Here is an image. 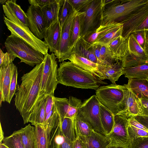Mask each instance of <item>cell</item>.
Segmentation results:
<instances>
[{
    "instance_id": "obj_1",
    "label": "cell",
    "mask_w": 148,
    "mask_h": 148,
    "mask_svg": "<svg viewBox=\"0 0 148 148\" xmlns=\"http://www.w3.org/2000/svg\"><path fill=\"white\" fill-rule=\"evenodd\" d=\"M44 61L36 65L21 77V83L18 86L14 99L15 106L25 124L38 101L41 87Z\"/></svg>"
},
{
    "instance_id": "obj_2",
    "label": "cell",
    "mask_w": 148,
    "mask_h": 148,
    "mask_svg": "<svg viewBox=\"0 0 148 148\" xmlns=\"http://www.w3.org/2000/svg\"><path fill=\"white\" fill-rule=\"evenodd\" d=\"M57 78L59 84L66 86L96 90L100 84H107L70 61H63L60 63L58 69Z\"/></svg>"
},
{
    "instance_id": "obj_3",
    "label": "cell",
    "mask_w": 148,
    "mask_h": 148,
    "mask_svg": "<svg viewBox=\"0 0 148 148\" xmlns=\"http://www.w3.org/2000/svg\"><path fill=\"white\" fill-rule=\"evenodd\" d=\"M127 90L124 85L111 84L99 87L96 90V95L100 103L115 116L125 108Z\"/></svg>"
},
{
    "instance_id": "obj_4",
    "label": "cell",
    "mask_w": 148,
    "mask_h": 148,
    "mask_svg": "<svg viewBox=\"0 0 148 148\" xmlns=\"http://www.w3.org/2000/svg\"><path fill=\"white\" fill-rule=\"evenodd\" d=\"M4 45L7 52L19 58L20 62L34 66L44 61V55L14 34L8 37Z\"/></svg>"
},
{
    "instance_id": "obj_5",
    "label": "cell",
    "mask_w": 148,
    "mask_h": 148,
    "mask_svg": "<svg viewBox=\"0 0 148 148\" xmlns=\"http://www.w3.org/2000/svg\"><path fill=\"white\" fill-rule=\"evenodd\" d=\"M148 3V0H120L116 5L104 10L102 25L111 23H122Z\"/></svg>"
},
{
    "instance_id": "obj_6",
    "label": "cell",
    "mask_w": 148,
    "mask_h": 148,
    "mask_svg": "<svg viewBox=\"0 0 148 148\" xmlns=\"http://www.w3.org/2000/svg\"><path fill=\"white\" fill-rule=\"evenodd\" d=\"M103 0H92L81 15V37L96 30L103 23Z\"/></svg>"
},
{
    "instance_id": "obj_7",
    "label": "cell",
    "mask_w": 148,
    "mask_h": 148,
    "mask_svg": "<svg viewBox=\"0 0 148 148\" xmlns=\"http://www.w3.org/2000/svg\"><path fill=\"white\" fill-rule=\"evenodd\" d=\"M100 104L96 95H92L82 103L76 116L88 123L94 131L106 136L100 119Z\"/></svg>"
},
{
    "instance_id": "obj_8",
    "label": "cell",
    "mask_w": 148,
    "mask_h": 148,
    "mask_svg": "<svg viewBox=\"0 0 148 148\" xmlns=\"http://www.w3.org/2000/svg\"><path fill=\"white\" fill-rule=\"evenodd\" d=\"M54 53L44 55V65L39 95L44 94L54 96L57 84L58 65Z\"/></svg>"
},
{
    "instance_id": "obj_9",
    "label": "cell",
    "mask_w": 148,
    "mask_h": 148,
    "mask_svg": "<svg viewBox=\"0 0 148 148\" xmlns=\"http://www.w3.org/2000/svg\"><path fill=\"white\" fill-rule=\"evenodd\" d=\"M128 118L119 115L114 116V124L111 132L105 136L108 148H128L130 141L127 131Z\"/></svg>"
},
{
    "instance_id": "obj_10",
    "label": "cell",
    "mask_w": 148,
    "mask_h": 148,
    "mask_svg": "<svg viewBox=\"0 0 148 148\" xmlns=\"http://www.w3.org/2000/svg\"><path fill=\"white\" fill-rule=\"evenodd\" d=\"M3 18L4 23L11 34L20 38L44 55L48 53L49 49L47 45L35 36L28 27L19 25L8 20L5 16Z\"/></svg>"
},
{
    "instance_id": "obj_11",
    "label": "cell",
    "mask_w": 148,
    "mask_h": 148,
    "mask_svg": "<svg viewBox=\"0 0 148 148\" xmlns=\"http://www.w3.org/2000/svg\"><path fill=\"white\" fill-rule=\"evenodd\" d=\"M26 14L28 27L35 36L42 40L46 36L48 29L41 9L30 5Z\"/></svg>"
},
{
    "instance_id": "obj_12",
    "label": "cell",
    "mask_w": 148,
    "mask_h": 148,
    "mask_svg": "<svg viewBox=\"0 0 148 148\" xmlns=\"http://www.w3.org/2000/svg\"><path fill=\"white\" fill-rule=\"evenodd\" d=\"M77 12L75 11L66 19L62 29V33L59 51L56 57L59 62L68 60L70 55L69 43L71 31L74 19Z\"/></svg>"
},
{
    "instance_id": "obj_13",
    "label": "cell",
    "mask_w": 148,
    "mask_h": 148,
    "mask_svg": "<svg viewBox=\"0 0 148 148\" xmlns=\"http://www.w3.org/2000/svg\"><path fill=\"white\" fill-rule=\"evenodd\" d=\"M16 0H8L2 5L5 17L10 21L21 26L28 27L26 13L18 4Z\"/></svg>"
},
{
    "instance_id": "obj_14",
    "label": "cell",
    "mask_w": 148,
    "mask_h": 148,
    "mask_svg": "<svg viewBox=\"0 0 148 148\" xmlns=\"http://www.w3.org/2000/svg\"><path fill=\"white\" fill-rule=\"evenodd\" d=\"M68 60L75 66L90 73L102 80L106 79L103 72L105 65L95 63L74 53L71 54Z\"/></svg>"
},
{
    "instance_id": "obj_15",
    "label": "cell",
    "mask_w": 148,
    "mask_h": 148,
    "mask_svg": "<svg viewBox=\"0 0 148 148\" xmlns=\"http://www.w3.org/2000/svg\"><path fill=\"white\" fill-rule=\"evenodd\" d=\"M148 16V3L138 9L127 20L123 22L122 36L127 38L136 31Z\"/></svg>"
},
{
    "instance_id": "obj_16",
    "label": "cell",
    "mask_w": 148,
    "mask_h": 148,
    "mask_svg": "<svg viewBox=\"0 0 148 148\" xmlns=\"http://www.w3.org/2000/svg\"><path fill=\"white\" fill-rule=\"evenodd\" d=\"M62 33L60 21L50 26L47 29L44 42L47 45L50 52L54 53L56 56L59 51Z\"/></svg>"
},
{
    "instance_id": "obj_17",
    "label": "cell",
    "mask_w": 148,
    "mask_h": 148,
    "mask_svg": "<svg viewBox=\"0 0 148 148\" xmlns=\"http://www.w3.org/2000/svg\"><path fill=\"white\" fill-rule=\"evenodd\" d=\"M16 66L12 62L5 69L0 71V106L2 102L8 103L10 83L13 72Z\"/></svg>"
},
{
    "instance_id": "obj_18",
    "label": "cell",
    "mask_w": 148,
    "mask_h": 148,
    "mask_svg": "<svg viewBox=\"0 0 148 148\" xmlns=\"http://www.w3.org/2000/svg\"><path fill=\"white\" fill-rule=\"evenodd\" d=\"M72 53L76 54L93 62L100 64L94 54L92 45L87 42L82 37L78 40L74 45L71 54Z\"/></svg>"
},
{
    "instance_id": "obj_19",
    "label": "cell",
    "mask_w": 148,
    "mask_h": 148,
    "mask_svg": "<svg viewBox=\"0 0 148 148\" xmlns=\"http://www.w3.org/2000/svg\"><path fill=\"white\" fill-rule=\"evenodd\" d=\"M127 89L126 101L125 108L116 115L124 116L128 118L140 115L141 114V108L139 100L131 90Z\"/></svg>"
},
{
    "instance_id": "obj_20",
    "label": "cell",
    "mask_w": 148,
    "mask_h": 148,
    "mask_svg": "<svg viewBox=\"0 0 148 148\" xmlns=\"http://www.w3.org/2000/svg\"><path fill=\"white\" fill-rule=\"evenodd\" d=\"M112 56L116 61H121L128 53V39L120 35L108 46Z\"/></svg>"
},
{
    "instance_id": "obj_21",
    "label": "cell",
    "mask_w": 148,
    "mask_h": 148,
    "mask_svg": "<svg viewBox=\"0 0 148 148\" xmlns=\"http://www.w3.org/2000/svg\"><path fill=\"white\" fill-rule=\"evenodd\" d=\"M85 148H108V143L105 136L94 131L90 136L76 135Z\"/></svg>"
},
{
    "instance_id": "obj_22",
    "label": "cell",
    "mask_w": 148,
    "mask_h": 148,
    "mask_svg": "<svg viewBox=\"0 0 148 148\" xmlns=\"http://www.w3.org/2000/svg\"><path fill=\"white\" fill-rule=\"evenodd\" d=\"M64 1V0H57L56 2L41 9L47 29L59 21L60 11Z\"/></svg>"
},
{
    "instance_id": "obj_23",
    "label": "cell",
    "mask_w": 148,
    "mask_h": 148,
    "mask_svg": "<svg viewBox=\"0 0 148 148\" xmlns=\"http://www.w3.org/2000/svg\"><path fill=\"white\" fill-rule=\"evenodd\" d=\"M73 142L63 135L60 125L52 130L49 141V148H72Z\"/></svg>"
},
{
    "instance_id": "obj_24",
    "label": "cell",
    "mask_w": 148,
    "mask_h": 148,
    "mask_svg": "<svg viewBox=\"0 0 148 148\" xmlns=\"http://www.w3.org/2000/svg\"><path fill=\"white\" fill-rule=\"evenodd\" d=\"M47 95H39L36 106L31 114L29 122L35 126L37 124L43 125L45 117V105Z\"/></svg>"
},
{
    "instance_id": "obj_25",
    "label": "cell",
    "mask_w": 148,
    "mask_h": 148,
    "mask_svg": "<svg viewBox=\"0 0 148 148\" xmlns=\"http://www.w3.org/2000/svg\"><path fill=\"white\" fill-rule=\"evenodd\" d=\"M138 98L148 100V80L145 79H129L124 84Z\"/></svg>"
},
{
    "instance_id": "obj_26",
    "label": "cell",
    "mask_w": 148,
    "mask_h": 148,
    "mask_svg": "<svg viewBox=\"0 0 148 148\" xmlns=\"http://www.w3.org/2000/svg\"><path fill=\"white\" fill-rule=\"evenodd\" d=\"M124 75L128 79H145L148 80V63L125 68Z\"/></svg>"
},
{
    "instance_id": "obj_27",
    "label": "cell",
    "mask_w": 148,
    "mask_h": 148,
    "mask_svg": "<svg viewBox=\"0 0 148 148\" xmlns=\"http://www.w3.org/2000/svg\"><path fill=\"white\" fill-rule=\"evenodd\" d=\"M100 117L103 127L107 135L111 132L114 124V115L106 107L100 104Z\"/></svg>"
},
{
    "instance_id": "obj_28",
    "label": "cell",
    "mask_w": 148,
    "mask_h": 148,
    "mask_svg": "<svg viewBox=\"0 0 148 148\" xmlns=\"http://www.w3.org/2000/svg\"><path fill=\"white\" fill-rule=\"evenodd\" d=\"M19 130L24 148H36L34 127L29 124Z\"/></svg>"
},
{
    "instance_id": "obj_29",
    "label": "cell",
    "mask_w": 148,
    "mask_h": 148,
    "mask_svg": "<svg viewBox=\"0 0 148 148\" xmlns=\"http://www.w3.org/2000/svg\"><path fill=\"white\" fill-rule=\"evenodd\" d=\"M124 70L121 62L117 61L110 65L105 66L103 72L106 78L115 84L119 77L124 74Z\"/></svg>"
},
{
    "instance_id": "obj_30",
    "label": "cell",
    "mask_w": 148,
    "mask_h": 148,
    "mask_svg": "<svg viewBox=\"0 0 148 148\" xmlns=\"http://www.w3.org/2000/svg\"><path fill=\"white\" fill-rule=\"evenodd\" d=\"M121 24L120 23H111L101 25L96 30L87 34L83 37L87 42L92 44L108 32Z\"/></svg>"
},
{
    "instance_id": "obj_31",
    "label": "cell",
    "mask_w": 148,
    "mask_h": 148,
    "mask_svg": "<svg viewBox=\"0 0 148 148\" xmlns=\"http://www.w3.org/2000/svg\"><path fill=\"white\" fill-rule=\"evenodd\" d=\"M81 14L82 12H77L74 19L71 27L69 43L70 54L74 45L78 40L81 37Z\"/></svg>"
},
{
    "instance_id": "obj_32",
    "label": "cell",
    "mask_w": 148,
    "mask_h": 148,
    "mask_svg": "<svg viewBox=\"0 0 148 148\" xmlns=\"http://www.w3.org/2000/svg\"><path fill=\"white\" fill-rule=\"evenodd\" d=\"M123 24L108 32L103 36L94 42L92 45H99L108 46L113 40L122 35Z\"/></svg>"
},
{
    "instance_id": "obj_33",
    "label": "cell",
    "mask_w": 148,
    "mask_h": 148,
    "mask_svg": "<svg viewBox=\"0 0 148 148\" xmlns=\"http://www.w3.org/2000/svg\"><path fill=\"white\" fill-rule=\"evenodd\" d=\"M36 148H49L50 139L42 125L34 126Z\"/></svg>"
},
{
    "instance_id": "obj_34",
    "label": "cell",
    "mask_w": 148,
    "mask_h": 148,
    "mask_svg": "<svg viewBox=\"0 0 148 148\" xmlns=\"http://www.w3.org/2000/svg\"><path fill=\"white\" fill-rule=\"evenodd\" d=\"M74 126L75 136H89L94 131L88 123L77 116L74 120Z\"/></svg>"
},
{
    "instance_id": "obj_35",
    "label": "cell",
    "mask_w": 148,
    "mask_h": 148,
    "mask_svg": "<svg viewBox=\"0 0 148 148\" xmlns=\"http://www.w3.org/2000/svg\"><path fill=\"white\" fill-rule=\"evenodd\" d=\"M53 103L56 111L58 114L62 122L68 112L69 106V99L66 98H59L54 96Z\"/></svg>"
},
{
    "instance_id": "obj_36",
    "label": "cell",
    "mask_w": 148,
    "mask_h": 148,
    "mask_svg": "<svg viewBox=\"0 0 148 148\" xmlns=\"http://www.w3.org/2000/svg\"><path fill=\"white\" fill-rule=\"evenodd\" d=\"M2 143L8 148H24L19 130L5 137Z\"/></svg>"
},
{
    "instance_id": "obj_37",
    "label": "cell",
    "mask_w": 148,
    "mask_h": 148,
    "mask_svg": "<svg viewBox=\"0 0 148 148\" xmlns=\"http://www.w3.org/2000/svg\"><path fill=\"white\" fill-rule=\"evenodd\" d=\"M128 39L129 52L148 60V56L145 51L138 43L132 34Z\"/></svg>"
},
{
    "instance_id": "obj_38",
    "label": "cell",
    "mask_w": 148,
    "mask_h": 148,
    "mask_svg": "<svg viewBox=\"0 0 148 148\" xmlns=\"http://www.w3.org/2000/svg\"><path fill=\"white\" fill-rule=\"evenodd\" d=\"M124 68L136 66L147 63L148 60L128 52L120 61Z\"/></svg>"
},
{
    "instance_id": "obj_39",
    "label": "cell",
    "mask_w": 148,
    "mask_h": 148,
    "mask_svg": "<svg viewBox=\"0 0 148 148\" xmlns=\"http://www.w3.org/2000/svg\"><path fill=\"white\" fill-rule=\"evenodd\" d=\"M61 128L62 132L65 137L73 142L76 139L74 120L69 118H65L61 122Z\"/></svg>"
},
{
    "instance_id": "obj_40",
    "label": "cell",
    "mask_w": 148,
    "mask_h": 148,
    "mask_svg": "<svg viewBox=\"0 0 148 148\" xmlns=\"http://www.w3.org/2000/svg\"><path fill=\"white\" fill-rule=\"evenodd\" d=\"M75 11L69 0H64V3L60 8L59 14V21L62 29L68 17Z\"/></svg>"
},
{
    "instance_id": "obj_41",
    "label": "cell",
    "mask_w": 148,
    "mask_h": 148,
    "mask_svg": "<svg viewBox=\"0 0 148 148\" xmlns=\"http://www.w3.org/2000/svg\"><path fill=\"white\" fill-rule=\"evenodd\" d=\"M69 108L65 117L74 120L82 103L80 99L72 96L69 97Z\"/></svg>"
},
{
    "instance_id": "obj_42",
    "label": "cell",
    "mask_w": 148,
    "mask_h": 148,
    "mask_svg": "<svg viewBox=\"0 0 148 148\" xmlns=\"http://www.w3.org/2000/svg\"><path fill=\"white\" fill-rule=\"evenodd\" d=\"M60 122L59 116L56 111L46 122L43 125H42L45 128L47 136L49 139L53 129Z\"/></svg>"
},
{
    "instance_id": "obj_43",
    "label": "cell",
    "mask_w": 148,
    "mask_h": 148,
    "mask_svg": "<svg viewBox=\"0 0 148 148\" xmlns=\"http://www.w3.org/2000/svg\"><path fill=\"white\" fill-rule=\"evenodd\" d=\"M100 51L102 65H110L116 62L112 57L108 46L100 45Z\"/></svg>"
},
{
    "instance_id": "obj_44",
    "label": "cell",
    "mask_w": 148,
    "mask_h": 148,
    "mask_svg": "<svg viewBox=\"0 0 148 148\" xmlns=\"http://www.w3.org/2000/svg\"><path fill=\"white\" fill-rule=\"evenodd\" d=\"M0 49V71H2L12 63L16 57L7 51L4 53L1 49Z\"/></svg>"
},
{
    "instance_id": "obj_45",
    "label": "cell",
    "mask_w": 148,
    "mask_h": 148,
    "mask_svg": "<svg viewBox=\"0 0 148 148\" xmlns=\"http://www.w3.org/2000/svg\"><path fill=\"white\" fill-rule=\"evenodd\" d=\"M127 131L130 141L139 137H148V132L129 125Z\"/></svg>"
},
{
    "instance_id": "obj_46",
    "label": "cell",
    "mask_w": 148,
    "mask_h": 148,
    "mask_svg": "<svg viewBox=\"0 0 148 148\" xmlns=\"http://www.w3.org/2000/svg\"><path fill=\"white\" fill-rule=\"evenodd\" d=\"M77 12H83L92 0H69Z\"/></svg>"
},
{
    "instance_id": "obj_47",
    "label": "cell",
    "mask_w": 148,
    "mask_h": 148,
    "mask_svg": "<svg viewBox=\"0 0 148 148\" xmlns=\"http://www.w3.org/2000/svg\"><path fill=\"white\" fill-rule=\"evenodd\" d=\"M128 148H148V137H139L131 140Z\"/></svg>"
},
{
    "instance_id": "obj_48",
    "label": "cell",
    "mask_w": 148,
    "mask_h": 148,
    "mask_svg": "<svg viewBox=\"0 0 148 148\" xmlns=\"http://www.w3.org/2000/svg\"><path fill=\"white\" fill-rule=\"evenodd\" d=\"M18 74L17 68L16 66L13 72L10 86L8 103H10L13 97L15 95L16 92Z\"/></svg>"
},
{
    "instance_id": "obj_49",
    "label": "cell",
    "mask_w": 148,
    "mask_h": 148,
    "mask_svg": "<svg viewBox=\"0 0 148 148\" xmlns=\"http://www.w3.org/2000/svg\"><path fill=\"white\" fill-rule=\"evenodd\" d=\"M147 31L145 30H140L132 33L138 43L144 50L147 40L146 33Z\"/></svg>"
},
{
    "instance_id": "obj_50",
    "label": "cell",
    "mask_w": 148,
    "mask_h": 148,
    "mask_svg": "<svg viewBox=\"0 0 148 148\" xmlns=\"http://www.w3.org/2000/svg\"><path fill=\"white\" fill-rule=\"evenodd\" d=\"M57 1V0H29L28 2L30 5L42 9Z\"/></svg>"
},
{
    "instance_id": "obj_51",
    "label": "cell",
    "mask_w": 148,
    "mask_h": 148,
    "mask_svg": "<svg viewBox=\"0 0 148 148\" xmlns=\"http://www.w3.org/2000/svg\"><path fill=\"white\" fill-rule=\"evenodd\" d=\"M53 96L50 95H47L45 105V119L51 111L53 105Z\"/></svg>"
},
{
    "instance_id": "obj_52",
    "label": "cell",
    "mask_w": 148,
    "mask_h": 148,
    "mask_svg": "<svg viewBox=\"0 0 148 148\" xmlns=\"http://www.w3.org/2000/svg\"><path fill=\"white\" fill-rule=\"evenodd\" d=\"M141 108V114L140 115L148 116V100L143 98H138Z\"/></svg>"
},
{
    "instance_id": "obj_53",
    "label": "cell",
    "mask_w": 148,
    "mask_h": 148,
    "mask_svg": "<svg viewBox=\"0 0 148 148\" xmlns=\"http://www.w3.org/2000/svg\"><path fill=\"white\" fill-rule=\"evenodd\" d=\"M128 119L129 125L148 132V130L146 127L136 120L133 116L129 117Z\"/></svg>"
},
{
    "instance_id": "obj_54",
    "label": "cell",
    "mask_w": 148,
    "mask_h": 148,
    "mask_svg": "<svg viewBox=\"0 0 148 148\" xmlns=\"http://www.w3.org/2000/svg\"><path fill=\"white\" fill-rule=\"evenodd\" d=\"M134 117L138 121L146 127L148 130V116L137 115Z\"/></svg>"
},
{
    "instance_id": "obj_55",
    "label": "cell",
    "mask_w": 148,
    "mask_h": 148,
    "mask_svg": "<svg viewBox=\"0 0 148 148\" xmlns=\"http://www.w3.org/2000/svg\"><path fill=\"white\" fill-rule=\"evenodd\" d=\"M94 50V54L99 61L100 64L102 65L101 62V56L100 51V45H92Z\"/></svg>"
},
{
    "instance_id": "obj_56",
    "label": "cell",
    "mask_w": 148,
    "mask_h": 148,
    "mask_svg": "<svg viewBox=\"0 0 148 148\" xmlns=\"http://www.w3.org/2000/svg\"><path fill=\"white\" fill-rule=\"evenodd\" d=\"M142 30L148 31V16L142 23L134 32Z\"/></svg>"
},
{
    "instance_id": "obj_57",
    "label": "cell",
    "mask_w": 148,
    "mask_h": 148,
    "mask_svg": "<svg viewBox=\"0 0 148 148\" xmlns=\"http://www.w3.org/2000/svg\"><path fill=\"white\" fill-rule=\"evenodd\" d=\"M72 148H85L81 141L77 138L73 142Z\"/></svg>"
},
{
    "instance_id": "obj_58",
    "label": "cell",
    "mask_w": 148,
    "mask_h": 148,
    "mask_svg": "<svg viewBox=\"0 0 148 148\" xmlns=\"http://www.w3.org/2000/svg\"><path fill=\"white\" fill-rule=\"evenodd\" d=\"M0 143H2V141L4 138V133L1 127V125L0 124Z\"/></svg>"
},
{
    "instance_id": "obj_59",
    "label": "cell",
    "mask_w": 148,
    "mask_h": 148,
    "mask_svg": "<svg viewBox=\"0 0 148 148\" xmlns=\"http://www.w3.org/2000/svg\"><path fill=\"white\" fill-rule=\"evenodd\" d=\"M145 50L148 56V40H146Z\"/></svg>"
},
{
    "instance_id": "obj_60",
    "label": "cell",
    "mask_w": 148,
    "mask_h": 148,
    "mask_svg": "<svg viewBox=\"0 0 148 148\" xmlns=\"http://www.w3.org/2000/svg\"><path fill=\"white\" fill-rule=\"evenodd\" d=\"M0 148H8L4 145H3L2 143H0Z\"/></svg>"
},
{
    "instance_id": "obj_61",
    "label": "cell",
    "mask_w": 148,
    "mask_h": 148,
    "mask_svg": "<svg viewBox=\"0 0 148 148\" xmlns=\"http://www.w3.org/2000/svg\"><path fill=\"white\" fill-rule=\"evenodd\" d=\"M8 0H1L0 1V3L1 4H4Z\"/></svg>"
},
{
    "instance_id": "obj_62",
    "label": "cell",
    "mask_w": 148,
    "mask_h": 148,
    "mask_svg": "<svg viewBox=\"0 0 148 148\" xmlns=\"http://www.w3.org/2000/svg\"><path fill=\"white\" fill-rule=\"evenodd\" d=\"M146 38L147 40H148V31H147L146 33Z\"/></svg>"
},
{
    "instance_id": "obj_63",
    "label": "cell",
    "mask_w": 148,
    "mask_h": 148,
    "mask_svg": "<svg viewBox=\"0 0 148 148\" xmlns=\"http://www.w3.org/2000/svg\"><path fill=\"white\" fill-rule=\"evenodd\" d=\"M121 148V147H111V148Z\"/></svg>"
},
{
    "instance_id": "obj_64",
    "label": "cell",
    "mask_w": 148,
    "mask_h": 148,
    "mask_svg": "<svg viewBox=\"0 0 148 148\" xmlns=\"http://www.w3.org/2000/svg\"></svg>"
}]
</instances>
